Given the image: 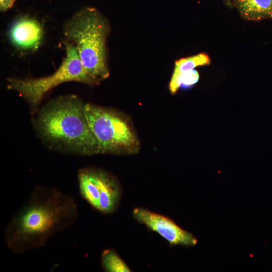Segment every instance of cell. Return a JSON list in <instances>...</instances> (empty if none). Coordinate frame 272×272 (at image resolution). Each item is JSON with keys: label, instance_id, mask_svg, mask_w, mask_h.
<instances>
[{"label": "cell", "instance_id": "5bb4252c", "mask_svg": "<svg viewBox=\"0 0 272 272\" xmlns=\"http://www.w3.org/2000/svg\"><path fill=\"white\" fill-rule=\"evenodd\" d=\"M16 0H0V10L2 12L6 11L13 6Z\"/></svg>", "mask_w": 272, "mask_h": 272}, {"label": "cell", "instance_id": "277c9868", "mask_svg": "<svg viewBox=\"0 0 272 272\" xmlns=\"http://www.w3.org/2000/svg\"><path fill=\"white\" fill-rule=\"evenodd\" d=\"M86 116L97 141L99 154L132 155L141 148L128 117L114 109L86 103Z\"/></svg>", "mask_w": 272, "mask_h": 272}, {"label": "cell", "instance_id": "ba28073f", "mask_svg": "<svg viewBox=\"0 0 272 272\" xmlns=\"http://www.w3.org/2000/svg\"><path fill=\"white\" fill-rule=\"evenodd\" d=\"M106 173L103 170L92 167L83 168L78 170L80 194L96 210Z\"/></svg>", "mask_w": 272, "mask_h": 272}, {"label": "cell", "instance_id": "5b68a950", "mask_svg": "<svg viewBox=\"0 0 272 272\" xmlns=\"http://www.w3.org/2000/svg\"><path fill=\"white\" fill-rule=\"evenodd\" d=\"M65 45V56L53 74L39 78L7 79V88L17 92L25 100L32 114L37 112L46 93L61 84L74 81L89 85L99 84L85 70L75 47L67 42Z\"/></svg>", "mask_w": 272, "mask_h": 272}, {"label": "cell", "instance_id": "30bf717a", "mask_svg": "<svg viewBox=\"0 0 272 272\" xmlns=\"http://www.w3.org/2000/svg\"><path fill=\"white\" fill-rule=\"evenodd\" d=\"M121 196V189L116 179L107 172L100 191L96 210L105 215L114 213L117 209Z\"/></svg>", "mask_w": 272, "mask_h": 272}, {"label": "cell", "instance_id": "9c48e42d", "mask_svg": "<svg viewBox=\"0 0 272 272\" xmlns=\"http://www.w3.org/2000/svg\"><path fill=\"white\" fill-rule=\"evenodd\" d=\"M245 19L258 21L272 19V0H226Z\"/></svg>", "mask_w": 272, "mask_h": 272}, {"label": "cell", "instance_id": "8fae6325", "mask_svg": "<svg viewBox=\"0 0 272 272\" xmlns=\"http://www.w3.org/2000/svg\"><path fill=\"white\" fill-rule=\"evenodd\" d=\"M208 55L199 53L187 57L180 58L175 61L174 72L170 83L169 89L172 94H175L180 88L181 77L196 67L207 65L210 63Z\"/></svg>", "mask_w": 272, "mask_h": 272}, {"label": "cell", "instance_id": "8992f818", "mask_svg": "<svg viewBox=\"0 0 272 272\" xmlns=\"http://www.w3.org/2000/svg\"><path fill=\"white\" fill-rule=\"evenodd\" d=\"M132 216L137 221L157 233L171 246L192 247L197 243L193 235L165 216L141 208H135Z\"/></svg>", "mask_w": 272, "mask_h": 272}, {"label": "cell", "instance_id": "3957f363", "mask_svg": "<svg viewBox=\"0 0 272 272\" xmlns=\"http://www.w3.org/2000/svg\"><path fill=\"white\" fill-rule=\"evenodd\" d=\"M108 31L106 19L91 7L76 13L63 29L67 42L76 48L85 70L98 84L109 75L106 47Z\"/></svg>", "mask_w": 272, "mask_h": 272}, {"label": "cell", "instance_id": "7a4b0ae2", "mask_svg": "<svg viewBox=\"0 0 272 272\" xmlns=\"http://www.w3.org/2000/svg\"><path fill=\"white\" fill-rule=\"evenodd\" d=\"M85 104L74 95L48 101L35 114L33 124L39 135L57 150L83 156L99 154L86 116Z\"/></svg>", "mask_w": 272, "mask_h": 272}, {"label": "cell", "instance_id": "9a60e30c", "mask_svg": "<svg viewBox=\"0 0 272 272\" xmlns=\"http://www.w3.org/2000/svg\"><path fill=\"white\" fill-rule=\"evenodd\" d=\"M224 1H225V2L226 1V0H224Z\"/></svg>", "mask_w": 272, "mask_h": 272}, {"label": "cell", "instance_id": "52a82bcc", "mask_svg": "<svg viewBox=\"0 0 272 272\" xmlns=\"http://www.w3.org/2000/svg\"><path fill=\"white\" fill-rule=\"evenodd\" d=\"M43 31L40 23L30 18H22L12 27L10 36L14 45L21 49L37 48L42 39Z\"/></svg>", "mask_w": 272, "mask_h": 272}, {"label": "cell", "instance_id": "4fadbf2b", "mask_svg": "<svg viewBox=\"0 0 272 272\" xmlns=\"http://www.w3.org/2000/svg\"><path fill=\"white\" fill-rule=\"evenodd\" d=\"M199 79L198 73L193 70L183 75L180 80V87H191L196 84Z\"/></svg>", "mask_w": 272, "mask_h": 272}, {"label": "cell", "instance_id": "7c38bea8", "mask_svg": "<svg viewBox=\"0 0 272 272\" xmlns=\"http://www.w3.org/2000/svg\"><path fill=\"white\" fill-rule=\"evenodd\" d=\"M101 264L107 272H130L131 269L113 249H106L101 255Z\"/></svg>", "mask_w": 272, "mask_h": 272}, {"label": "cell", "instance_id": "6da1fadb", "mask_svg": "<svg viewBox=\"0 0 272 272\" xmlns=\"http://www.w3.org/2000/svg\"><path fill=\"white\" fill-rule=\"evenodd\" d=\"M79 211L70 194L55 187L37 185L7 224L6 245L14 254L42 248L74 224Z\"/></svg>", "mask_w": 272, "mask_h": 272}]
</instances>
